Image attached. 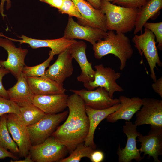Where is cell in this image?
<instances>
[{"mask_svg": "<svg viewBox=\"0 0 162 162\" xmlns=\"http://www.w3.org/2000/svg\"><path fill=\"white\" fill-rule=\"evenodd\" d=\"M68 151L66 146L51 136L42 142L32 145L29 151L33 162H59Z\"/></svg>", "mask_w": 162, "mask_h": 162, "instance_id": "8992f818", "label": "cell"}, {"mask_svg": "<svg viewBox=\"0 0 162 162\" xmlns=\"http://www.w3.org/2000/svg\"><path fill=\"white\" fill-rule=\"evenodd\" d=\"M106 32L99 28L81 25L76 22L72 16H69L63 36L68 39L85 40L93 45L98 40L104 38L106 34Z\"/></svg>", "mask_w": 162, "mask_h": 162, "instance_id": "7c38bea8", "label": "cell"}, {"mask_svg": "<svg viewBox=\"0 0 162 162\" xmlns=\"http://www.w3.org/2000/svg\"><path fill=\"white\" fill-rule=\"evenodd\" d=\"M16 84L7 90L9 99L20 106L32 103L34 94L30 88L27 77L22 73Z\"/></svg>", "mask_w": 162, "mask_h": 162, "instance_id": "603a6c76", "label": "cell"}, {"mask_svg": "<svg viewBox=\"0 0 162 162\" xmlns=\"http://www.w3.org/2000/svg\"><path fill=\"white\" fill-rule=\"evenodd\" d=\"M7 115L4 114L0 117V144L5 149L14 154L19 153L18 147L7 128Z\"/></svg>", "mask_w": 162, "mask_h": 162, "instance_id": "484cf974", "label": "cell"}, {"mask_svg": "<svg viewBox=\"0 0 162 162\" xmlns=\"http://www.w3.org/2000/svg\"><path fill=\"white\" fill-rule=\"evenodd\" d=\"M137 126L130 121H126L123 126L122 130L127 138L125 146L121 148L119 145L117 154L119 162H131L132 160L140 162L143 158L140 155V149L136 146V138L140 133L137 129Z\"/></svg>", "mask_w": 162, "mask_h": 162, "instance_id": "4fadbf2b", "label": "cell"}, {"mask_svg": "<svg viewBox=\"0 0 162 162\" xmlns=\"http://www.w3.org/2000/svg\"><path fill=\"white\" fill-rule=\"evenodd\" d=\"M137 137L141 143L140 152L152 157L154 162H160L158 157L162 154V128L151 127L148 135L140 133Z\"/></svg>", "mask_w": 162, "mask_h": 162, "instance_id": "e0dca14e", "label": "cell"}, {"mask_svg": "<svg viewBox=\"0 0 162 162\" xmlns=\"http://www.w3.org/2000/svg\"><path fill=\"white\" fill-rule=\"evenodd\" d=\"M10 113L20 115V106L9 99L0 96V117L4 114Z\"/></svg>", "mask_w": 162, "mask_h": 162, "instance_id": "f1b7e54d", "label": "cell"}, {"mask_svg": "<svg viewBox=\"0 0 162 162\" xmlns=\"http://www.w3.org/2000/svg\"><path fill=\"white\" fill-rule=\"evenodd\" d=\"M86 48V44L82 41H77L69 48L72 56L77 62L81 70L77 80L83 83L93 81L95 72L92 68V63L89 62L87 59Z\"/></svg>", "mask_w": 162, "mask_h": 162, "instance_id": "ac0fdd59", "label": "cell"}, {"mask_svg": "<svg viewBox=\"0 0 162 162\" xmlns=\"http://www.w3.org/2000/svg\"><path fill=\"white\" fill-rule=\"evenodd\" d=\"M70 91L80 96L86 106L94 109H106L120 103L119 98L111 97L108 92L103 87H98L92 90L70 89Z\"/></svg>", "mask_w": 162, "mask_h": 162, "instance_id": "8fae6325", "label": "cell"}, {"mask_svg": "<svg viewBox=\"0 0 162 162\" xmlns=\"http://www.w3.org/2000/svg\"><path fill=\"white\" fill-rule=\"evenodd\" d=\"M49 57L45 61L38 65L28 66L25 65L22 73L26 77H39L44 76L46 68L49 66L51 61L53 59L54 55L49 54Z\"/></svg>", "mask_w": 162, "mask_h": 162, "instance_id": "83f0119b", "label": "cell"}, {"mask_svg": "<svg viewBox=\"0 0 162 162\" xmlns=\"http://www.w3.org/2000/svg\"><path fill=\"white\" fill-rule=\"evenodd\" d=\"M7 123L8 131L18 147L20 156L26 157L32 146L27 126L19 115L14 113L7 114Z\"/></svg>", "mask_w": 162, "mask_h": 162, "instance_id": "9c48e42d", "label": "cell"}, {"mask_svg": "<svg viewBox=\"0 0 162 162\" xmlns=\"http://www.w3.org/2000/svg\"><path fill=\"white\" fill-rule=\"evenodd\" d=\"M152 87L154 91L162 98V77L161 76L153 83Z\"/></svg>", "mask_w": 162, "mask_h": 162, "instance_id": "e575fe53", "label": "cell"}, {"mask_svg": "<svg viewBox=\"0 0 162 162\" xmlns=\"http://www.w3.org/2000/svg\"><path fill=\"white\" fill-rule=\"evenodd\" d=\"M94 67L96 70L94 80L83 83L84 87L88 90H93L98 87H103L108 92L112 98H113L115 92L124 91L116 82L121 77L120 73L116 72L110 67H105L102 64L96 65Z\"/></svg>", "mask_w": 162, "mask_h": 162, "instance_id": "52a82bcc", "label": "cell"}, {"mask_svg": "<svg viewBox=\"0 0 162 162\" xmlns=\"http://www.w3.org/2000/svg\"><path fill=\"white\" fill-rule=\"evenodd\" d=\"M95 8L100 10L102 0H86Z\"/></svg>", "mask_w": 162, "mask_h": 162, "instance_id": "f35d334b", "label": "cell"}, {"mask_svg": "<svg viewBox=\"0 0 162 162\" xmlns=\"http://www.w3.org/2000/svg\"><path fill=\"white\" fill-rule=\"evenodd\" d=\"M8 157L14 159L17 158V157L14 153L5 149L0 144V159H3Z\"/></svg>", "mask_w": 162, "mask_h": 162, "instance_id": "d590c367", "label": "cell"}, {"mask_svg": "<svg viewBox=\"0 0 162 162\" xmlns=\"http://www.w3.org/2000/svg\"><path fill=\"white\" fill-rule=\"evenodd\" d=\"M143 27L147 28L154 34L156 38V43H158L157 46L160 50H162V22L156 23L146 22Z\"/></svg>", "mask_w": 162, "mask_h": 162, "instance_id": "4dcf8cb0", "label": "cell"}, {"mask_svg": "<svg viewBox=\"0 0 162 162\" xmlns=\"http://www.w3.org/2000/svg\"><path fill=\"white\" fill-rule=\"evenodd\" d=\"M20 117L27 126L32 125L40 120L45 113L32 103L20 106Z\"/></svg>", "mask_w": 162, "mask_h": 162, "instance_id": "d4e9b609", "label": "cell"}, {"mask_svg": "<svg viewBox=\"0 0 162 162\" xmlns=\"http://www.w3.org/2000/svg\"><path fill=\"white\" fill-rule=\"evenodd\" d=\"M6 1L7 2V9H9L11 5V2L10 0H1V2L0 4V13L3 18L5 16L4 13V3Z\"/></svg>", "mask_w": 162, "mask_h": 162, "instance_id": "74e56055", "label": "cell"}, {"mask_svg": "<svg viewBox=\"0 0 162 162\" xmlns=\"http://www.w3.org/2000/svg\"><path fill=\"white\" fill-rule=\"evenodd\" d=\"M23 160H16L12 161L11 160V162H33V161L32 159L31 155L29 154Z\"/></svg>", "mask_w": 162, "mask_h": 162, "instance_id": "ab89813d", "label": "cell"}, {"mask_svg": "<svg viewBox=\"0 0 162 162\" xmlns=\"http://www.w3.org/2000/svg\"><path fill=\"white\" fill-rule=\"evenodd\" d=\"M58 10L62 14H67L69 16L77 18L78 22L83 19L82 17L71 0H63L62 6Z\"/></svg>", "mask_w": 162, "mask_h": 162, "instance_id": "f546056e", "label": "cell"}, {"mask_svg": "<svg viewBox=\"0 0 162 162\" xmlns=\"http://www.w3.org/2000/svg\"><path fill=\"white\" fill-rule=\"evenodd\" d=\"M100 10L106 16L107 31L125 34L134 29L138 9L124 7L102 0Z\"/></svg>", "mask_w": 162, "mask_h": 162, "instance_id": "3957f363", "label": "cell"}, {"mask_svg": "<svg viewBox=\"0 0 162 162\" xmlns=\"http://www.w3.org/2000/svg\"><path fill=\"white\" fill-rule=\"evenodd\" d=\"M104 158V154L102 151L95 149L91 153L89 159L92 162H101Z\"/></svg>", "mask_w": 162, "mask_h": 162, "instance_id": "836d02e7", "label": "cell"}, {"mask_svg": "<svg viewBox=\"0 0 162 162\" xmlns=\"http://www.w3.org/2000/svg\"><path fill=\"white\" fill-rule=\"evenodd\" d=\"M73 59L68 48L58 54L55 62L45 70L44 76L63 86L65 80L73 74Z\"/></svg>", "mask_w": 162, "mask_h": 162, "instance_id": "5bb4252c", "label": "cell"}, {"mask_svg": "<svg viewBox=\"0 0 162 162\" xmlns=\"http://www.w3.org/2000/svg\"><path fill=\"white\" fill-rule=\"evenodd\" d=\"M68 113L67 110L57 114H45L38 122L27 126L32 145L41 143L51 136Z\"/></svg>", "mask_w": 162, "mask_h": 162, "instance_id": "5b68a950", "label": "cell"}, {"mask_svg": "<svg viewBox=\"0 0 162 162\" xmlns=\"http://www.w3.org/2000/svg\"><path fill=\"white\" fill-rule=\"evenodd\" d=\"M142 100V106L136 113L134 124L137 126L149 124L151 127L162 128V100L151 98Z\"/></svg>", "mask_w": 162, "mask_h": 162, "instance_id": "30bf717a", "label": "cell"}, {"mask_svg": "<svg viewBox=\"0 0 162 162\" xmlns=\"http://www.w3.org/2000/svg\"><path fill=\"white\" fill-rule=\"evenodd\" d=\"M119 99L121 104L120 107L106 118L109 122L114 123L119 119L130 121L142 105V99L139 97L130 98L121 95Z\"/></svg>", "mask_w": 162, "mask_h": 162, "instance_id": "ffe728a7", "label": "cell"}, {"mask_svg": "<svg viewBox=\"0 0 162 162\" xmlns=\"http://www.w3.org/2000/svg\"><path fill=\"white\" fill-rule=\"evenodd\" d=\"M0 36L8 38L12 41L20 42V44H27L32 48L35 49L41 47H48L51 50L49 54L55 56L59 54L68 48L77 41L75 39H68L64 36L60 38L53 39L41 40L30 38L24 35L19 38L21 39H16L7 37L2 33H0Z\"/></svg>", "mask_w": 162, "mask_h": 162, "instance_id": "9a60e30c", "label": "cell"}, {"mask_svg": "<svg viewBox=\"0 0 162 162\" xmlns=\"http://www.w3.org/2000/svg\"><path fill=\"white\" fill-rule=\"evenodd\" d=\"M147 0H113L112 4L122 7L139 9L146 2Z\"/></svg>", "mask_w": 162, "mask_h": 162, "instance_id": "1f68e13d", "label": "cell"}, {"mask_svg": "<svg viewBox=\"0 0 162 162\" xmlns=\"http://www.w3.org/2000/svg\"><path fill=\"white\" fill-rule=\"evenodd\" d=\"M162 8V0H147L142 6L138 9L134 34H136L142 29L144 24L151 19H155Z\"/></svg>", "mask_w": 162, "mask_h": 162, "instance_id": "cb8c5ba5", "label": "cell"}, {"mask_svg": "<svg viewBox=\"0 0 162 162\" xmlns=\"http://www.w3.org/2000/svg\"><path fill=\"white\" fill-rule=\"evenodd\" d=\"M27 80L34 95H49L65 93L63 86L45 76L27 77Z\"/></svg>", "mask_w": 162, "mask_h": 162, "instance_id": "7402d4cb", "label": "cell"}, {"mask_svg": "<svg viewBox=\"0 0 162 162\" xmlns=\"http://www.w3.org/2000/svg\"><path fill=\"white\" fill-rule=\"evenodd\" d=\"M155 36L149 29L145 28L144 32L140 35L135 34L132 40L135 47L140 55L143 53L147 61L150 69V76L153 82L157 79L154 72L156 65L161 67L162 63L160 60L158 50L156 46Z\"/></svg>", "mask_w": 162, "mask_h": 162, "instance_id": "277c9868", "label": "cell"}, {"mask_svg": "<svg viewBox=\"0 0 162 162\" xmlns=\"http://www.w3.org/2000/svg\"><path fill=\"white\" fill-rule=\"evenodd\" d=\"M83 17L78 22L82 25L99 28L106 32V17L101 11L94 8L86 0H71Z\"/></svg>", "mask_w": 162, "mask_h": 162, "instance_id": "2e32d148", "label": "cell"}, {"mask_svg": "<svg viewBox=\"0 0 162 162\" xmlns=\"http://www.w3.org/2000/svg\"><path fill=\"white\" fill-rule=\"evenodd\" d=\"M106 0L112 2L113 0Z\"/></svg>", "mask_w": 162, "mask_h": 162, "instance_id": "60d3db41", "label": "cell"}, {"mask_svg": "<svg viewBox=\"0 0 162 162\" xmlns=\"http://www.w3.org/2000/svg\"><path fill=\"white\" fill-rule=\"evenodd\" d=\"M105 37L93 45L94 56L100 60L110 54L118 58L120 62L119 69L122 71L126 67L128 60L132 57L133 49L130 41L125 34L115 33L108 30Z\"/></svg>", "mask_w": 162, "mask_h": 162, "instance_id": "7a4b0ae2", "label": "cell"}, {"mask_svg": "<svg viewBox=\"0 0 162 162\" xmlns=\"http://www.w3.org/2000/svg\"><path fill=\"white\" fill-rule=\"evenodd\" d=\"M120 103L115 105L108 108L103 110L92 109L86 106V111L89 122L88 134L84 142L85 145L95 149L96 146L94 142L95 131L98 125L110 114L117 110L120 106Z\"/></svg>", "mask_w": 162, "mask_h": 162, "instance_id": "44dd1931", "label": "cell"}, {"mask_svg": "<svg viewBox=\"0 0 162 162\" xmlns=\"http://www.w3.org/2000/svg\"><path fill=\"white\" fill-rule=\"evenodd\" d=\"M0 46L4 48L8 54L6 60H0V67L8 70L17 79L22 73L23 68L25 65V59L28 50L21 47H16L12 41L1 36Z\"/></svg>", "mask_w": 162, "mask_h": 162, "instance_id": "ba28073f", "label": "cell"}, {"mask_svg": "<svg viewBox=\"0 0 162 162\" xmlns=\"http://www.w3.org/2000/svg\"><path fill=\"white\" fill-rule=\"evenodd\" d=\"M40 2L46 3L51 7L60 9L62 7L63 0H39Z\"/></svg>", "mask_w": 162, "mask_h": 162, "instance_id": "8d00e7d4", "label": "cell"}, {"mask_svg": "<svg viewBox=\"0 0 162 162\" xmlns=\"http://www.w3.org/2000/svg\"><path fill=\"white\" fill-rule=\"evenodd\" d=\"M94 149L90 146H85L84 142L80 144L66 158L61 159L59 162H79L84 157L89 159Z\"/></svg>", "mask_w": 162, "mask_h": 162, "instance_id": "4316f807", "label": "cell"}, {"mask_svg": "<svg viewBox=\"0 0 162 162\" xmlns=\"http://www.w3.org/2000/svg\"><path fill=\"white\" fill-rule=\"evenodd\" d=\"M9 71L2 67H0V96L7 99H9L7 90H6L2 84L3 78L6 75L9 73Z\"/></svg>", "mask_w": 162, "mask_h": 162, "instance_id": "d6a6232c", "label": "cell"}, {"mask_svg": "<svg viewBox=\"0 0 162 162\" xmlns=\"http://www.w3.org/2000/svg\"><path fill=\"white\" fill-rule=\"evenodd\" d=\"M68 96L65 93L34 95L32 103L45 114H57L63 112L67 107Z\"/></svg>", "mask_w": 162, "mask_h": 162, "instance_id": "d6986e66", "label": "cell"}, {"mask_svg": "<svg viewBox=\"0 0 162 162\" xmlns=\"http://www.w3.org/2000/svg\"><path fill=\"white\" fill-rule=\"evenodd\" d=\"M67 105L69 112L67 119L51 136L64 145L70 154L77 145L84 142L89 122L84 102L78 95L73 93L68 96Z\"/></svg>", "mask_w": 162, "mask_h": 162, "instance_id": "6da1fadb", "label": "cell"}]
</instances>
